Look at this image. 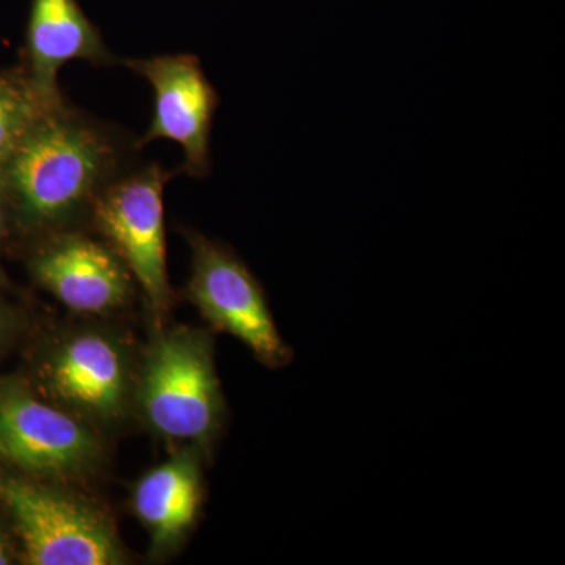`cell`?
Masks as SVG:
<instances>
[{"instance_id":"obj_1","label":"cell","mask_w":565,"mask_h":565,"mask_svg":"<svg viewBox=\"0 0 565 565\" xmlns=\"http://www.w3.org/2000/svg\"><path fill=\"white\" fill-rule=\"evenodd\" d=\"M139 141L62 103L44 110L3 167L9 214L25 234L73 228L107 188L137 167Z\"/></svg>"},{"instance_id":"obj_2","label":"cell","mask_w":565,"mask_h":565,"mask_svg":"<svg viewBox=\"0 0 565 565\" xmlns=\"http://www.w3.org/2000/svg\"><path fill=\"white\" fill-rule=\"evenodd\" d=\"M202 330L156 334L145 352L137 401L156 433L172 440L211 444L225 419V401L215 373L214 348Z\"/></svg>"},{"instance_id":"obj_3","label":"cell","mask_w":565,"mask_h":565,"mask_svg":"<svg viewBox=\"0 0 565 565\" xmlns=\"http://www.w3.org/2000/svg\"><path fill=\"white\" fill-rule=\"evenodd\" d=\"M159 163L137 166L96 200L90 223L139 282L154 315L172 302L167 273L163 189L173 177Z\"/></svg>"},{"instance_id":"obj_4","label":"cell","mask_w":565,"mask_h":565,"mask_svg":"<svg viewBox=\"0 0 565 565\" xmlns=\"http://www.w3.org/2000/svg\"><path fill=\"white\" fill-rule=\"evenodd\" d=\"M0 501L9 509L32 565H115L125 553L102 512L76 498L0 475Z\"/></svg>"},{"instance_id":"obj_5","label":"cell","mask_w":565,"mask_h":565,"mask_svg":"<svg viewBox=\"0 0 565 565\" xmlns=\"http://www.w3.org/2000/svg\"><path fill=\"white\" fill-rule=\"evenodd\" d=\"M192 275L189 300L214 329L236 337L269 367L291 363L292 351L275 327L262 285L225 245L189 233Z\"/></svg>"},{"instance_id":"obj_6","label":"cell","mask_w":565,"mask_h":565,"mask_svg":"<svg viewBox=\"0 0 565 565\" xmlns=\"http://www.w3.org/2000/svg\"><path fill=\"white\" fill-rule=\"evenodd\" d=\"M102 445L87 424L43 403L17 381L0 382V460L39 478L88 473Z\"/></svg>"},{"instance_id":"obj_7","label":"cell","mask_w":565,"mask_h":565,"mask_svg":"<svg viewBox=\"0 0 565 565\" xmlns=\"http://www.w3.org/2000/svg\"><path fill=\"white\" fill-rule=\"evenodd\" d=\"M151 85L154 110L139 147L172 140L184 152L180 173L204 178L211 172V129L218 95L195 55H156L125 61Z\"/></svg>"},{"instance_id":"obj_8","label":"cell","mask_w":565,"mask_h":565,"mask_svg":"<svg viewBox=\"0 0 565 565\" xmlns=\"http://www.w3.org/2000/svg\"><path fill=\"white\" fill-rule=\"evenodd\" d=\"M29 270L41 288L77 313H109L132 291V275L120 256L76 228L44 236Z\"/></svg>"},{"instance_id":"obj_9","label":"cell","mask_w":565,"mask_h":565,"mask_svg":"<svg viewBox=\"0 0 565 565\" xmlns=\"http://www.w3.org/2000/svg\"><path fill=\"white\" fill-rule=\"evenodd\" d=\"M46 392L71 412L99 422L120 418L128 401V356L103 332L68 334L47 352L40 367Z\"/></svg>"},{"instance_id":"obj_10","label":"cell","mask_w":565,"mask_h":565,"mask_svg":"<svg viewBox=\"0 0 565 565\" xmlns=\"http://www.w3.org/2000/svg\"><path fill=\"white\" fill-rule=\"evenodd\" d=\"M73 61L110 66L118 58L85 17L77 0H32L24 70L46 98H63L58 71Z\"/></svg>"},{"instance_id":"obj_11","label":"cell","mask_w":565,"mask_h":565,"mask_svg":"<svg viewBox=\"0 0 565 565\" xmlns=\"http://www.w3.org/2000/svg\"><path fill=\"white\" fill-rule=\"evenodd\" d=\"M202 497V468L193 451L180 452L140 479L134 511L150 531L154 552H167L189 533Z\"/></svg>"},{"instance_id":"obj_12","label":"cell","mask_w":565,"mask_h":565,"mask_svg":"<svg viewBox=\"0 0 565 565\" xmlns=\"http://www.w3.org/2000/svg\"><path fill=\"white\" fill-rule=\"evenodd\" d=\"M63 99L46 98L24 66L0 71V172L44 110Z\"/></svg>"},{"instance_id":"obj_13","label":"cell","mask_w":565,"mask_h":565,"mask_svg":"<svg viewBox=\"0 0 565 565\" xmlns=\"http://www.w3.org/2000/svg\"><path fill=\"white\" fill-rule=\"evenodd\" d=\"M7 217H9V202H7L6 184L0 172V248H2L3 232H6ZM2 275V273H0Z\"/></svg>"},{"instance_id":"obj_14","label":"cell","mask_w":565,"mask_h":565,"mask_svg":"<svg viewBox=\"0 0 565 565\" xmlns=\"http://www.w3.org/2000/svg\"><path fill=\"white\" fill-rule=\"evenodd\" d=\"M7 329H9V316H7L6 311L0 307V340H2Z\"/></svg>"},{"instance_id":"obj_15","label":"cell","mask_w":565,"mask_h":565,"mask_svg":"<svg viewBox=\"0 0 565 565\" xmlns=\"http://www.w3.org/2000/svg\"><path fill=\"white\" fill-rule=\"evenodd\" d=\"M10 563L9 553H7V546L3 545L2 539H0V565Z\"/></svg>"}]
</instances>
